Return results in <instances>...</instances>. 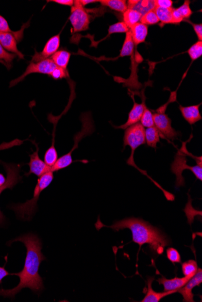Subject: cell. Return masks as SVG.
<instances>
[{
  "label": "cell",
  "mask_w": 202,
  "mask_h": 302,
  "mask_svg": "<svg viewBox=\"0 0 202 302\" xmlns=\"http://www.w3.org/2000/svg\"><path fill=\"white\" fill-rule=\"evenodd\" d=\"M23 242L27 249L26 257L23 270L18 273L11 274L19 277V282L15 288L9 289H0V296L4 298H14L22 289L29 288L34 293L39 294L44 289L43 280L39 274L41 262L46 259L42 254V242L36 235L28 234L21 235L10 241Z\"/></svg>",
  "instance_id": "1"
},
{
  "label": "cell",
  "mask_w": 202,
  "mask_h": 302,
  "mask_svg": "<svg viewBox=\"0 0 202 302\" xmlns=\"http://www.w3.org/2000/svg\"><path fill=\"white\" fill-rule=\"evenodd\" d=\"M95 226L98 230L102 227H108L115 231L124 229H130L132 232V241L139 245V251L142 245L147 244L152 251L157 254H162L164 253L165 247L171 244L168 238L159 229L140 219L128 218L118 221L110 226L102 224L99 219Z\"/></svg>",
  "instance_id": "2"
},
{
  "label": "cell",
  "mask_w": 202,
  "mask_h": 302,
  "mask_svg": "<svg viewBox=\"0 0 202 302\" xmlns=\"http://www.w3.org/2000/svg\"><path fill=\"white\" fill-rule=\"evenodd\" d=\"M53 173L52 172H49L38 178V182L34 188L33 199L28 200L24 204L11 205V209L16 212L18 219L24 221H30L33 219L38 209L37 203L41 193L50 185L53 180Z\"/></svg>",
  "instance_id": "3"
},
{
  "label": "cell",
  "mask_w": 202,
  "mask_h": 302,
  "mask_svg": "<svg viewBox=\"0 0 202 302\" xmlns=\"http://www.w3.org/2000/svg\"><path fill=\"white\" fill-rule=\"evenodd\" d=\"M187 151L186 143H183L181 149L177 153L174 162L171 164V169L172 172L176 175V187L179 188L185 185L184 178L182 176V172L185 170H189L193 172L197 179L202 180V165L197 164L196 166H189L186 164Z\"/></svg>",
  "instance_id": "4"
},
{
  "label": "cell",
  "mask_w": 202,
  "mask_h": 302,
  "mask_svg": "<svg viewBox=\"0 0 202 302\" xmlns=\"http://www.w3.org/2000/svg\"><path fill=\"white\" fill-rule=\"evenodd\" d=\"M146 143L145 137V128L141 124L137 123L134 125L130 126L125 129L124 137V148L126 146H130L132 149L131 155L127 163L134 167H136L134 162V153L140 145Z\"/></svg>",
  "instance_id": "5"
},
{
  "label": "cell",
  "mask_w": 202,
  "mask_h": 302,
  "mask_svg": "<svg viewBox=\"0 0 202 302\" xmlns=\"http://www.w3.org/2000/svg\"><path fill=\"white\" fill-rule=\"evenodd\" d=\"M69 19L75 33L85 31L89 28L90 16L84 7L73 4Z\"/></svg>",
  "instance_id": "6"
},
{
  "label": "cell",
  "mask_w": 202,
  "mask_h": 302,
  "mask_svg": "<svg viewBox=\"0 0 202 302\" xmlns=\"http://www.w3.org/2000/svg\"><path fill=\"white\" fill-rule=\"evenodd\" d=\"M164 112L153 113L154 126L162 138L171 141L176 140L179 133L172 127L171 119Z\"/></svg>",
  "instance_id": "7"
},
{
  "label": "cell",
  "mask_w": 202,
  "mask_h": 302,
  "mask_svg": "<svg viewBox=\"0 0 202 302\" xmlns=\"http://www.w3.org/2000/svg\"><path fill=\"white\" fill-rule=\"evenodd\" d=\"M56 67L57 66L50 58L39 62L38 63H31L20 77L11 81L10 83V87L17 85L19 82L23 80L29 74L39 73L48 74V75L50 76Z\"/></svg>",
  "instance_id": "8"
},
{
  "label": "cell",
  "mask_w": 202,
  "mask_h": 302,
  "mask_svg": "<svg viewBox=\"0 0 202 302\" xmlns=\"http://www.w3.org/2000/svg\"><path fill=\"white\" fill-rule=\"evenodd\" d=\"M0 163L3 166L7 173L6 182L3 186L0 187V195H1L2 191L5 190H12L14 187L18 184L22 180V177L19 175L21 170L20 165L15 164V163H7L2 161H0ZM4 220V215L0 210V225L3 223Z\"/></svg>",
  "instance_id": "9"
},
{
  "label": "cell",
  "mask_w": 202,
  "mask_h": 302,
  "mask_svg": "<svg viewBox=\"0 0 202 302\" xmlns=\"http://www.w3.org/2000/svg\"><path fill=\"white\" fill-rule=\"evenodd\" d=\"M60 46V34H58L49 39L45 46H44L43 51L41 52L35 51V53L32 58L31 63H38L39 62L50 58L56 51H58Z\"/></svg>",
  "instance_id": "10"
},
{
  "label": "cell",
  "mask_w": 202,
  "mask_h": 302,
  "mask_svg": "<svg viewBox=\"0 0 202 302\" xmlns=\"http://www.w3.org/2000/svg\"><path fill=\"white\" fill-rule=\"evenodd\" d=\"M36 145V150L33 154L29 155L30 161L28 164L29 165V172L26 173V176L34 174L38 177L45 174V173L51 172V167L46 165V163L40 159L39 157V147L35 143H34Z\"/></svg>",
  "instance_id": "11"
},
{
  "label": "cell",
  "mask_w": 202,
  "mask_h": 302,
  "mask_svg": "<svg viewBox=\"0 0 202 302\" xmlns=\"http://www.w3.org/2000/svg\"><path fill=\"white\" fill-rule=\"evenodd\" d=\"M202 282V270L198 269V271L183 287L180 288L178 292L183 296L185 302H194L193 289L197 286H199Z\"/></svg>",
  "instance_id": "12"
},
{
  "label": "cell",
  "mask_w": 202,
  "mask_h": 302,
  "mask_svg": "<svg viewBox=\"0 0 202 302\" xmlns=\"http://www.w3.org/2000/svg\"><path fill=\"white\" fill-rule=\"evenodd\" d=\"M17 33H1L0 32V44L6 51L16 54L19 59H24V54L17 48V38L15 35Z\"/></svg>",
  "instance_id": "13"
},
{
  "label": "cell",
  "mask_w": 202,
  "mask_h": 302,
  "mask_svg": "<svg viewBox=\"0 0 202 302\" xmlns=\"http://www.w3.org/2000/svg\"><path fill=\"white\" fill-rule=\"evenodd\" d=\"M82 132L83 133H79L78 134H77V137H75L77 140H76V141L74 140H75V145H74L72 150H71L70 152L68 153L67 154L58 158L55 165L51 167V172L54 173L58 172V171L61 170L65 169V168L69 167V166L73 163V160L72 158H71V153H72L73 150H75L78 148L79 141L82 139L83 137L87 135H85V133L84 132V128L83 132L82 131Z\"/></svg>",
  "instance_id": "14"
},
{
  "label": "cell",
  "mask_w": 202,
  "mask_h": 302,
  "mask_svg": "<svg viewBox=\"0 0 202 302\" xmlns=\"http://www.w3.org/2000/svg\"><path fill=\"white\" fill-rule=\"evenodd\" d=\"M155 280L154 277H149L147 279L148 289L145 298L141 302H159L165 297L171 295V294L176 293L178 290H172L168 291H164L162 293H157L154 291L152 288V283Z\"/></svg>",
  "instance_id": "15"
},
{
  "label": "cell",
  "mask_w": 202,
  "mask_h": 302,
  "mask_svg": "<svg viewBox=\"0 0 202 302\" xmlns=\"http://www.w3.org/2000/svg\"><path fill=\"white\" fill-rule=\"evenodd\" d=\"M193 277V276H188L181 278L176 277L174 279H167L164 276H162L161 278L157 279V282H158L160 285H163L164 287V291L179 290Z\"/></svg>",
  "instance_id": "16"
},
{
  "label": "cell",
  "mask_w": 202,
  "mask_h": 302,
  "mask_svg": "<svg viewBox=\"0 0 202 302\" xmlns=\"http://www.w3.org/2000/svg\"><path fill=\"white\" fill-rule=\"evenodd\" d=\"M201 105V103L198 105L187 106V107L179 106V110L181 111L182 116L189 125H194L202 120V116L199 111Z\"/></svg>",
  "instance_id": "17"
},
{
  "label": "cell",
  "mask_w": 202,
  "mask_h": 302,
  "mask_svg": "<svg viewBox=\"0 0 202 302\" xmlns=\"http://www.w3.org/2000/svg\"><path fill=\"white\" fill-rule=\"evenodd\" d=\"M145 107H146V106H145L144 103L139 104L135 103V101L134 107L130 111L127 122L124 125L120 126L117 128L126 129L130 126L139 123L140 119H141L143 113H144Z\"/></svg>",
  "instance_id": "18"
},
{
  "label": "cell",
  "mask_w": 202,
  "mask_h": 302,
  "mask_svg": "<svg viewBox=\"0 0 202 302\" xmlns=\"http://www.w3.org/2000/svg\"><path fill=\"white\" fill-rule=\"evenodd\" d=\"M130 29L135 45L138 46L140 44L144 43L148 34V26L146 25L140 23L139 22Z\"/></svg>",
  "instance_id": "19"
},
{
  "label": "cell",
  "mask_w": 202,
  "mask_h": 302,
  "mask_svg": "<svg viewBox=\"0 0 202 302\" xmlns=\"http://www.w3.org/2000/svg\"><path fill=\"white\" fill-rule=\"evenodd\" d=\"M128 9L139 12L142 16L155 8L154 0H142V1H127Z\"/></svg>",
  "instance_id": "20"
},
{
  "label": "cell",
  "mask_w": 202,
  "mask_h": 302,
  "mask_svg": "<svg viewBox=\"0 0 202 302\" xmlns=\"http://www.w3.org/2000/svg\"><path fill=\"white\" fill-rule=\"evenodd\" d=\"M71 54L66 50L56 51L50 58L56 66L67 70Z\"/></svg>",
  "instance_id": "21"
},
{
  "label": "cell",
  "mask_w": 202,
  "mask_h": 302,
  "mask_svg": "<svg viewBox=\"0 0 202 302\" xmlns=\"http://www.w3.org/2000/svg\"><path fill=\"white\" fill-rule=\"evenodd\" d=\"M145 141L149 147L156 148L157 143H159L160 133L155 126L145 129Z\"/></svg>",
  "instance_id": "22"
},
{
  "label": "cell",
  "mask_w": 202,
  "mask_h": 302,
  "mask_svg": "<svg viewBox=\"0 0 202 302\" xmlns=\"http://www.w3.org/2000/svg\"><path fill=\"white\" fill-rule=\"evenodd\" d=\"M103 6L109 7L113 11L124 14L128 9L127 1L125 0H100L98 1Z\"/></svg>",
  "instance_id": "23"
},
{
  "label": "cell",
  "mask_w": 202,
  "mask_h": 302,
  "mask_svg": "<svg viewBox=\"0 0 202 302\" xmlns=\"http://www.w3.org/2000/svg\"><path fill=\"white\" fill-rule=\"evenodd\" d=\"M142 16V15L139 12L134 9H128L123 15V19L124 23L130 29L135 24L139 23Z\"/></svg>",
  "instance_id": "24"
},
{
  "label": "cell",
  "mask_w": 202,
  "mask_h": 302,
  "mask_svg": "<svg viewBox=\"0 0 202 302\" xmlns=\"http://www.w3.org/2000/svg\"><path fill=\"white\" fill-rule=\"evenodd\" d=\"M172 8L164 9L160 8V7H155V12H156L157 16L158 17L159 21H161L162 25L174 24L172 16Z\"/></svg>",
  "instance_id": "25"
},
{
  "label": "cell",
  "mask_w": 202,
  "mask_h": 302,
  "mask_svg": "<svg viewBox=\"0 0 202 302\" xmlns=\"http://www.w3.org/2000/svg\"><path fill=\"white\" fill-rule=\"evenodd\" d=\"M135 44L133 40L132 35L130 31L126 33V36L123 44L121 51H120V56L125 57L131 56L134 53Z\"/></svg>",
  "instance_id": "26"
},
{
  "label": "cell",
  "mask_w": 202,
  "mask_h": 302,
  "mask_svg": "<svg viewBox=\"0 0 202 302\" xmlns=\"http://www.w3.org/2000/svg\"><path fill=\"white\" fill-rule=\"evenodd\" d=\"M58 159L57 151L55 147V142L53 141L52 144L47 150L44 155V162L49 167H53Z\"/></svg>",
  "instance_id": "27"
},
{
  "label": "cell",
  "mask_w": 202,
  "mask_h": 302,
  "mask_svg": "<svg viewBox=\"0 0 202 302\" xmlns=\"http://www.w3.org/2000/svg\"><path fill=\"white\" fill-rule=\"evenodd\" d=\"M198 264L194 260H189L182 264V270L185 276H194L198 271Z\"/></svg>",
  "instance_id": "28"
},
{
  "label": "cell",
  "mask_w": 202,
  "mask_h": 302,
  "mask_svg": "<svg viewBox=\"0 0 202 302\" xmlns=\"http://www.w3.org/2000/svg\"><path fill=\"white\" fill-rule=\"evenodd\" d=\"M16 58V54L9 53L0 44V63L9 69L11 67L12 61Z\"/></svg>",
  "instance_id": "29"
},
{
  "label": "cell",
  "mask_w": 202,
  "mask_h": 302,
  "mask_svg": "<svg viewBox=\"0 0 202 302\" xmlns=\"http://www.w3.org/2000/svg\"><path fill=\"white\" fill-rule=\"evenodd\" d=\"M140 23L146 25V26L154 25L159 23L158 17L157 16L154 9L151 10L142 16Z\"/></svg>",
  "instance_id": "30"
},
{
  "label": "cell",
  "mask_w": 202,
  "mask_h": 302,
  "mask_svg": "<svg viewBox=\"0 0 202 302\" xmlns=\"http://www.w3.org/2000/svg\"><path fill=\"white\" fill-rule=\"evenodd\" d=\"M140 123L144 127L149 128L154 126L153 113L147 107H145L140 119Z\"/></svg>",
  "instance_id": "31"
},
{
  "label": "cell",
  "mask_w": 202,
  "mask_h": 302,
  "mask_svg": "<svg viewBox=\"0 0 202 302\" xmlns=\"http://www.w3.org/2000/svg\"><path fill=\"white\" fill-rule=\"evenodd\" d=\"M188 53L193 61L200 58L202 55V41H198L193 44L188 50Z\"/></svg>",
  "instance_id": "32"
},
{
  "label": "cell",
  "mask_w": 202,
  "mask_h": 302,
  "mask_svg": "<svg viewBox=\"0 0 202 302\" xmlns=\"http://www.w3.org/2000/svg\"><path fill=\"white\" fill-rule=\"evenodd\" d=\"M129 31L130 29L124 22H119L109 27L108 36L113 33H127Z\"/></svg>",
  "instance_id": "33"
},
{
  "label": "cell",
  "mask_w": 202,
  "mask_h": 302,
  "mask_svg": "<svg viewBox=\"0 0 202 302\" xmlns=\"http://www.w3.org/2000/svg\"><path fill=\"white\" fill-rule=\"evenodd\" d=\"M176 9L184 19L190 18L191 15L193 14V12L190 8V1L188 0L185 1L184 3L181 6Z\"/></svg>",
  "instance_id": "34"
},
{
  "label": "cell",
  "mask_w": 202,
  "mask_h": 302,
  "mask_svg": "<svg viewBox=\"0 0 202 302\" xmlns=\"http://www.w3.org/2000/svg\"><path fill=\"white\" fill-rule=\"evenodd\" d=\"M166 253L167 258L172 263H181V254H180L179 252L176 249L172 248V247H169V248L167 249Z\"/></svg>",
  "instance_id": "35"
},
{
  "label": "cell",
  "mask_w": 202,
  "mask_h": 302,
  "mask_svg": "<svg viewBox=\"0 0 202 302\" xmlns=\"http://www.w3.org/2000/svg\"><path fill=\"white\" fill-rule=\"evenodd\" d=\"M50 76L55 80H60V79L67 78L68 76V73L67 70L57 66Z\"/></svg>",
  "instance_id": "36"
},
{
  "label": "cell",
  "mask_w": 202,
  "mask_h": 302,
  "mask_svg": "<svg viewBox=\"0 0 202 302\" xmlns=\"http://www.w3.org/2000/svg\"><path fill=\"white\" fill-rule=\"evenodd\" d=\"M155 7L160 8L171 9L172 8L173 2L171 0H154Z\"/></svg>",
  "instance_id": "37"
},
{
  "label": "cell",
  "mask_w": 202,
  "mask_h": 302,
  "mask_svg": "<svg viewBox=\"0 0 202 302\" xmlns=\"http://www.w3.org/2000/svg\"><path fill=\"white\" fill-rule=\"evenodd\" d=\"M0 32H1V33H15L10 29L6 19L1 16H0Z\"/></svg>",
  "instance_id": "38"
},
{
  "label": "cell",
  "mask_w": 202,
  "mask_h": 302,
  "mask_svg": "<svg viewBox=\"0 0 202 302\" xmlns=\"http://www.w3.org/2000/svg\"><path fill=\"white\" fill-rule=\"evenodd\" d=\"M193 29L195 31L199 41H202V24H193Z\"/></svg>",
  "instance_id": "39"
},
{
  "label": "cell",
  "mask_w": 202,
  "mask_h": 302,
  "mask_svg": "<svg viewBox=\"0 0 202 302\" xmlns=\"http://www.w3.org/2000/svg\"><path fill=\"white\" fill-rule=\"evenodd\" d=\"M48 2H53L59 4L64 5V6H68L72 7L74 4L73 0H51Z\"/></svg>",
  "instance_id": "40"
},
{
  "label": "cell",
  "mask_w": 202,
  "mask_h": 302,
  "mask_svg": "<svg viewBox=\"0 0 202 302\" xmlns=\"http://www.w3.org/2000/svg\"><path fill=\"white\" fill-rule=\"evenodd\" d=\"M98 2V1H97V0H78V1H74V4L84 7L86 5L90 3H95V2Z\"/></svg>",
  "instance_id": "41"
},
{
  "label": "cell",
  "mask_w": 202,
  "mask_h": 302,
  "mask_svg": "<svg viewBox=\"0 0 202 302\" xmlns=\"http://www.w3.org/2000/svg\"><path fill=\"white\" fill-rule=\"evenodd\" d=\"M11 275L8 271L5 269L4 267H0V284H1L2 279L7 276Z\"/></svg>",
  "instance_id": "42"
},
{
  "label": "cell",
  "mask_w": 202,
  "mask_h": 302,
  "mask_svg": "<svg viewBox=\"0 0 202 302\" xmlns=\"http://www.w3.org/2000/svg\"><path fill=\"white\" fill-rule=\"evenodd\" d=\"M6 182V178H5L3 175L1 174V173H0V187L3 186Z\"/></svg>",
  "instance_id": "43"
}]
</instances>
